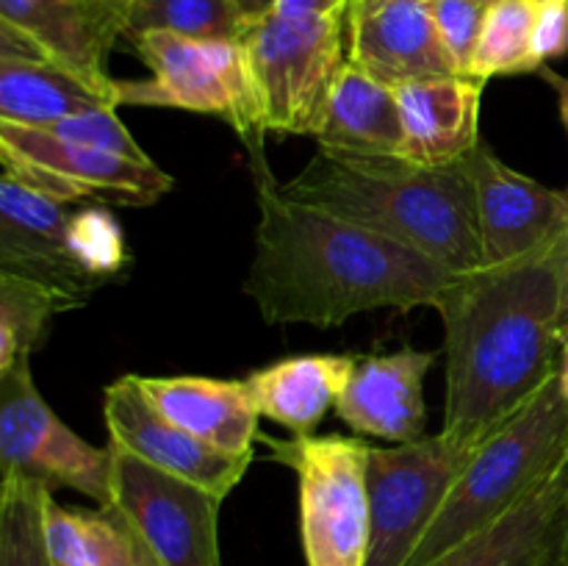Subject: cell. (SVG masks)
I'll use <instances>...</instances> for the list:
<instances>
[{
  "mask_svg": "<svg viewBox=\"0 0 568 566\" xmlns=\"http://www.w3.org/2000/svg\"><path fill=\"white\" fill-rule=\"evenodd\" d=\"M568 464V397L558 375L536 392L455 477L408 566H427L486 530Z\"/></svg>",
  "mask_w": 568,
  "mask_h": 566,
  "instance_id": "obj_4",
  "label": "cell"
},
{
  "mask_svg": "<svg viewBox=\"0 0 568 566\" xmlns=\"http://www.w3.org/2000/svg\"><path fill=\"white\" fill-rule=\"evenodd\" d=\"M538 75L544 78V81L552 87L555 98H558V111H560V120H564V128L568 133V75H560V72H555L552 67H541L538 70ZM566 198H568V189H566Z\"/></svg>",
  "mask_w": 568,
  "mask_h": 566,
  "instance_id": "obj_35",
  "label": "cell"
},
{
  "mask_svg": "<svg viewBox=\"0 0 568 566\" xmlns=\"http://www.w3.org/2000/svg\"><path fill=\"white\" fill-rule=\"evenodd\" d=\"M281 189L297 203L408 244L449 272L486 266L466 161L422 166L399 155L366 159L320 148Z\"/></svg>",
  "mask_w": 568,
  "mask_h": 566,
  "instance_id": "obj_3",
  "label": "cell"
},
{
  "mask_svg": "<svg viewBox=\"0 0 568 566\" xmlns=\"http://www.w3.org/2000/svg\"><path fill=\"white\" fill-rule=\"evenodd\" d=\"M272 461L297 475L305 566H366L372 533L369 453L355 436L275 438L261 433Z\"/></svg>",
  "mask_w": 568,
  "mask_h": 566,
  "instance_id": "obj_7",
  "label": "cell"
},
{
  "mask_svg": "<svg viewBox=\"0 0 568 566\" xmlns=\"http://www.w3.org/2000/svg\"><path fill=\"white\" fill-rule=\"evenodd\" d=\"M564 239L510 264L458 272L438 294L433 309L447 361L442 433L458 447H480L558 375Z\"/></svg>",
  "mask_w": 568,
  "mask_h": 566,
  "instance_id": "obj_2",
  "label": "cell"
},
{
  "mask_svg": "<svg viewBox=\"0 0 568 566\" xmlns=\"http://www.w3.org/2000/svg\"><path fill=\"white\" fill-rule=\"evenodd\" d=\"M239 9L244 11V17L247 20H258V17H264L266 11H272V6H275V0H236Z\"/></svg>",
  "mask_w": 568,
  "mask_h": 566,
  "instance_id": "obj_36",
  "label": "cell"
},
{
  "mask_svg": "<svg viewBox=\"0 0 568 566\" xmlns=\"http://www.w3.org/2000/svg\"><path fill=\"white\" fill-rule=\"evenodd\" d=\"M425 3H427V0H425Z\"/></svg>",
  "mask_w": 568,
  "mask_h": 566,
  "instance_id": "obj_40",
  "label": "cell"
},
{
  "mask_svg": "<svg viewBox=\"0 0 568 566\" xmlns=\"http://www.w3.org/2000/svg\"><path fill=\"white\" fill-rule=\"evenodd\" d=\"M532 53L538 67L568 53V0H538Z\"/></svg>",
  "mask_w": 568,
  "mask_h": 566,
  "instance_id": "obj_32",
  "label": "cell"
},
{
  "mask_svg": "<svg viewBox=\"0 0 568 566\" xmlns=\"http://www.w3.org/2000/svg\"><path fill=\"white\" fill-rule=\"evenodd\" d=\"M131 44L150 75L116 81V103L220 117L242 139L250 170L270 164L264 153L266 128L242 42L153 31L131 39Z\"/></svg>",
  "mask_w": 568,
  "mask_h": 566,
  "instance_id": "obj_5",
  "label": "cell"
},
{
  "mask_svg": "<svg viewBox=\"0 0 568 566\" xmlns=\"http://www.w3.org/2000/svg\"><path fill=\"white\" fill-rule=\"evenodd\" d=\"M536 14L538 0H494L483 20L469 75L488 83L499 75H525L541 70L532 53Z\"/></svg>",
  "mask_w": 568,
  "mask_h": 566,
  "instance_id": "obj_27",
  "label": "cell"
},
{
  "mask_svg": "<svg viewBox=\"0 0 568 566\" xmlns=\"http://www.w3.org/2000/svg\"><path fill=\"white\" fill-rule=\"evenodd\" d=\"M111 3H116V0H111ZM116 6H120V3H116ZM120 9H122V6H120ZM122 14H125V11H122Z\"/></svg>",
  "mask_w": 568,
  "mask_h": 566,
  "instance_id": "obj_39",
  "label": "cell"
},
{
  "mask_svg": "<svg viewBox=\"0 0 568 566\" xmlns=\"http://www.w3.org/2000/svg\"><path fill=\"white\" fill-rule=\"evenodd\" d=\"M0 22L20 31L44 61L83 78L116 103L109 55L116 39L125 37L120 6L111 0H0Z\"/></svg>",
  "mask_w": 568,
  "mask_h": 566,
  "instance_id": "obj_13",
  "label": "cell"
},
{
  "mask_svg": "<svg viewBox=\"0 0 568 566\" xmlns=\"http://www.w3.org/2000/svg\"><path fill=\"white\" fill-rule=\"evenodd\" d=\"M436 364L433 350L403 347L355 358L336 414L353 433L408 444L425 438V377Z\"/></svg>",
  "mask_w": 568,
  "mask_h": 566,
  "instance_id": "obj_15",
  "label": "cell"
},
{
  "mask_svg": "<svg viewBox=\"0 0 568 566\" xmlns=\"http://www.w3.org/2000/svg\"><path fill=\"white\" fill-rule=\"evenodd\" d=\"M347 17H283L266 11L242 33L266 133L320 137L344 53Z\"/></svg>",
  "mask_w": 568,
  "mask_h": 566,
  "instance_id": "obj_6",
  "label": "cell"
},
{
  "mask_svg": "<svg viewBox=\"0 0 568 566\" xmlns=\"http://www.w3.org/2000/svg\"><path fill=\"white\" fill-rule=\"evenodd\" d=\"M272 11L283 17H347L349 0H275Z\"/></svg>",
  "mask_w": 568,
  "mask_h": 566,
  "instance_id": "obj_33",
  "label": "cell"
},
{
  "mask_svg": "<svg viewBox=\"0 0 568 566\" xmlns=\"http://www.w3.org/2000/svg\"><path fill=\"white\" fill-rule=\"evenodd\" d=\"M87 297L53 283L0 270V372L14 361L31 358L48 338L55 314L81 309Z\"/></svg>",
  "mask_w": 568,
  "mask_h": 566,
  "instance_id": "obj_24",
  "label": "cell"
},
{
  "mask_svg": "<svg viewBox=\"0 0 568 566\" xmlns=\"http://www.w3.org/2000/svg\"><path fill=\"white\" fill-rule=\"evenodd\" d=\"M560 344L568 338V233L560 244V311H558Z\"/></svg>",
  "mask_w": 568,
  "mask_h": 566,
  "instance_id": "obj_34",
  "label": "cell"
},
{
  "mask_svg": "<svg viewBox=\"0 0 568 566\" xmlns=\"http://www.w3.org/2000/svg\"><path fill=\"white\" fill-rule=\"evenodd\" d=\"M427 566H568V464L503 519Z\"/></svg>",
  "mask_w": 568,
  "mask_h": 566,
  "instance_id": "obj_17",
  "label": "cell"
},
{
  "mask_svg": "<svg viewBox=\"0 0 568 566\" xmlns=\"http://www.w3.org/2000/svg\"><path fill=\"white\" fill-rule=\"evenodd\" d=\"M558 381H560V388H564V394L568 397V338L564 344H560V366H558Z\"/></svg>",
  "mask_w": 568,
  "mask_h": 566,
  "instance_id": "obj_37",
  "label": "cell"
},
{
  "mask_svg": "<svg viewBox=\"0 0 568 566\" xmlns=\"http://www.w3.org/2000/svg\"><path fill=\"white\" fill-rule=\"evenodd\" d=\"M70 205L22 186L17 178L0 181V270L20 272L89 297L94 286L67 247Z\"/></svg>",
  "mask_w": 568,
  "mask_h": 566,
  "instance_id": "obj_19",
  "label": "cell"
},
{
  "mask_svg": "<svg viewBox=\"0 0 568 566\" xmlns=\"http://www.w3.org/2000/svg\"><path fill=\"white\" fill-rule=\"evenodd\" d=\"M50 494L31 477H0V566H53L44 542Z\"/></svg>",
  "mask_w": 568,
  "mask_h": 566,
  "instance_id": "obj_28",
  "label": "cell"
},
{
  "mask_svg": "<svg viewBox=\"0 0 568 566\" xmlns=\"http://www.w3.org/2000/svg\"><path fill=\"white\" fill-rule=\"evenodd\" d=\"M258 228L244 294L270 325L338 327L366 311L436 305L458 272L403 242L286 198L255 166Z\"/></svg>",
  "mask_w": 568,
  "mask_h": 566,
  "instance_id": "obj_1",
  "label": "cell"
},
{
  "mask_svg": "<svg viewBox=\"0 0 568 566\" xmlns=\"http://www.w3.org/2000/svg\"><path fill=\"white\" fill-rule=\"evenodd\" d=\"M347 59L392 89L464 75L438 39L425 0H349Z\"/></svg>",
  "mask_w": 568,
  "mask_h": 566,
  "instance_id": "obj_14",
  "label": "cell"
},
{
  "mask_svg": "<svg viewBox=\"0 0 568 566\" xmlns=\"http://www.w3.org/2000/svg\"><path fill=\"white\" fill-rule=\"evenodd\" d=\"M116 3H120V6H122V11H125V3H128V0H116Z\"/></svg>",
  "mask_w": 568,
  "mask_h": 566,
  "instance_id": "obj_38",
  "label": "cell"
},
{
  "mask_svg": "<svg viewBox=\"0 0 568 566\" xmlns=\"http://www.w3.org/2000/svg\"><path fill=\"white\" fill-rule=\"evenodd\" d=\"M358 355H292L250 372L247 381L261 416L277 422L294 436H311L325 414L336 408Z\"/></svg>",
  "mask_w": 568,
  "mask_h": 566,
  "instance_id": "obj_21",
  "label": "cell"
},
{
  "mask_svg": "<svg viewBox=\"0 0 568 566\" xmlns=\"http://www.w3.org/2000/svg\"><path fill=\"white\" fill-rule=\"evenodd\" d=\"M0 150L75 183L92 203L150 205L172 192L175 181L155 161H133L105 150L83 148L42 128L0 120Z\"/></svg>",
  "mask_w": 568,
  "mask_h": 566,
  "instance_id": "obj_16",
  "label": "cell"
},
{
  "mask_svg": "<svg viewBox=\"0 0 568 566\" xmlns=\"http://www.w3.org/2000/svg\"><path fill=\"white\" fill-rule=\"evenodd\" d=\"M116 109L109 94L50 61L0 59V120L48 128L94 109Z\"/></svg>",
  "mask_w": 568,
  "mask_h": 566,
  "instance_id": "obj_23",
  "label": "cell"
},
{
  "mask_svg": "<svg viewBox=\"0 0 568 566\" xmlns=\"http://www.w3.org/2000/svg\"><path fill=\"white\" fill-rule=\"evenodd\" d=\"M42 131H50L53 137L67 139V142L83 144V148L105 150V153L125 155V159L133 161H153L144 153L142 144L128 133L125 122L116 117V109H111V105L109 109H94L75 117H67V120L42 128Z\"/></svg>",
  "mask_w": 568,
  "mask_h": 566,
  "instance_id": "obj_30",
  "label": "cell"
},
{
  "mask_svg": "<svg viewBox=\"0 0 568 566\" xmlns=\"http://www.w3.org/2000/svg\"><path fill=\"white\" fill-rule=\"evenodd\" d=\"M111 447V497L103 505L131 538L136 566H222L225 499Z\"/></svg>",
  "mask_w": 568,
  "mask_h": 566,
  "instance_id": "obj_8",
  "label": "cell"
},
{
  "mask_svg": "<svg viewBox=\"0 0 568 566\" xmlns=\"http://www.w3.org/2000/svg\"><path fill=\"white\" fill-rule=\"evenodd\" d=\"M491 3L494 0H427L438 39L464 75H469L483 20H486V11Z\"/></svg>",
  "mask_w": 568,
  "mask_h": 566,
  "instance_id": "obj_31",
  "label": "cell"
},
{
  "mask_svg": "<svg viewBox=\"0 0 568 566\" xmlns=\"http://www.w3.org/2000/svg\"><path fill=\"white\" fill-rule=\"evenodd\" d=\"M486 81L444 75L397 89L403 114V159L422 166H453L469 159L480 139Z\"/></svg>",
  "mask_w": 568,
  "mask_h": 566,
  "instance_id": "obj_18",
  "label": "cell"
},
{
  "mask_svg": "<svg viewBox=\"0 0 568 566\" xmlns=\"http://www.w3.org/2000/svg\"><path fill=\"white\" fill-rule=\"evenodd\" d=\"M44 542L53 566H136L131 538L109 511L61 508L44 503Z\"/></svg>",
  "mask_w": 568,
  "mask_h": 566,
  "instance_id": "obj_25",
  "label": "cell"
},
{
  "mask_svg": "<svg viewBox=\"0 0 568 566\" xmlns=\"http://www.w3.org/2000/svg\"><path fill=\"white\" fill-rule=\"evenodd\" d=\"M144 397L175 425L231 455H253L261 411L247 381L203 375L142 377Z\"/></svg>",
  "mask_w": 568,
  "mask_h": 566,
  "instance_id": "obj_20",
  "label": "cell"
},
{
  "mask_svg": "<svg viewBox=\"0 0 568 566\" xmlns=\"http://www.w3.org/2000/svg\"><path fill=\"white\" fill-rule=\"evenodd\" d=\"M67 247L78 270L98 286L128 266L125 236L114 216L100 205L72 211L67 222Z\"/></svg>",
  "mask_w": 568,
  "mask_h": 566,
  "instance_id": "obj_29",
  "label": "cell"
},
{
  "mask_svg": "<svg viewBox=\"0 0 568 566\" xmlns=\"http://www.w3.org/2000/svg\"><path fill=\"white\" fill-rule=\"evenodd\" d=\"M109 444L136 455L144 464L194 483L225 499L242 483L253 455H231L211 447L166 420L139 386V375L116 377L103 394Z\"/></svg>",
  "mask_w": 568,
  "mask_h": 566,
  "instance_id": "obj_12",
  "label": "cell"
},
{
  "mask_svg": "<svg viewBox=\"0 0 568 566\" xmlns=\"http://www.w3.org/2000/svg\"><path fill=\"white\" fill-rule=\"evenodd\" d=\"M250 20L236 0H128L125 39L164 31L189 39L239 42Z\"/></svg>",
  "mask_w": 568,
  "mask_h": 566,
  "instance_id": "obj_26",
  "label": "cell"
},
{
  "mask_svg": "<svg viewBox=\"0 0 568 566\" xmlns=\"http://www.w3.org/2000/svg\"><path fill=\"white\" fill-rule=\"evenodd\" d=\"M111 447H94L61 422L39 394L31 358L0 372V477L75 488L103 508L111 497Z\"/></svg>",
  "mask_w": 568,
  "mask_h": 566,
  "instance_id": "obj_9",
  "label": "cell"
},
{
  "mask_svg": "<svg viewBox=\"0 0 568 566\" xmlns=\"http://www.w3.org/2000/svg\"><path fill=\"white\" fill-rule=\"evenodd\" d=\"M471 449L444 433L369 453V555L366 566H408Z\"/></svg>",
  "mask_w": 568,
  "mask_h": 566,
  "instance_id": "obj_10",
  "label": "cell"
},
{
  "mask_svg": "<svg viewBox=\"0 0 568 566\" xmlns=\"http://www.w3.org/2000/svg\"><path fill=\"white\" fill-rule=\"evenodd\" d=\"M466 170L475 186L477 233L486 266L541 253L568 233L566 192H555L508 166L486 142L466 159Z\"/></svg>",
  "mask_w": 568,
  "mask_h": 566,
  "instance_id": "obj_11",
  "label": "cell"
},
{
  "mask_svg": "<svg viewBox=\"0 0 568 566\" xmlns=\"http://www.w3.org/2000/svg\"><path fill=\"white\" fill-rule=\"evenodd\" d=\"M322 150L342 155H399L403 159V114H399L397 89L377 81L369 72L347 59L331 105L325 128L316 137Z\"/></svg>",
  "mask_w": 568,
  "mask_h": 566,
  "instance_id": "obj_22",
  "label": "cell"
}]
</instances>
